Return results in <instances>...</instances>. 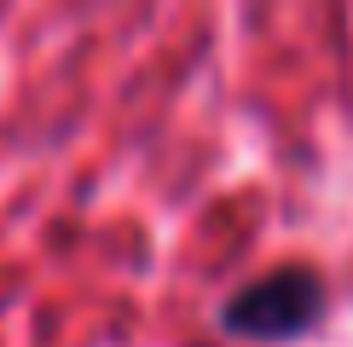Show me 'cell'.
Wrapping results in <instances>:
<instances>
[{"instance_id":"cell-1","label":"cell","mask_w":353,"mask_h":347,"mask_svg":"<svg viewBox=\"0 0 353 347\" xmlns=\"http://www.w3.org/2000/svg\"><path fill=\"white\" fill-rule=\"evenodd\" d=\"M330 289L313 266H278L267 278L243 284L220 307V330L232 341H296L325 318Z\"/></svg>"}]
</instances>
